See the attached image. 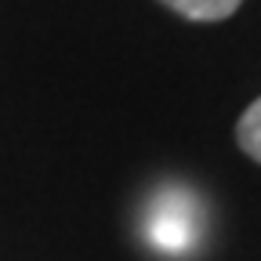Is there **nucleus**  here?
Returning <instances> with one entry per match:
<instances>
[{
  "label": "nucleus",
  "instance_id": "1",
  "mask_svg": "<svg viewBox=\"0 0 261 261\" xmlns=\"http://www.w3.org/2000/svg\"><path fill=\"white\" fill-rule=\"evenodd\" d=\"M200 236V203L189 189H160L145 211V240L160 254H185Z\"/></svg>",
  "mask_w": 261,
  "mask_h": 261
},
{
  "label": "nucleus",
  "instance_id": "2",
  "mask_svg": "<svg viewBox=\"0 0 261 261\" xmlns=\"http://www.w3.org/2000/svg\"><path fill=\"white\" fill-rule=\"evenodd\" d=\"M163 4L189 22H225L240 11L243 0H163Z\"/></svg>",
  "mask_w": 261,
  "mask_h": 261
},
{
  "label": "nucleus",
  "instance_id": "3",
  "mask_svg": "<svg viewBox=\"0 0 261 261\" xmlns=\"http://www.w3.org/2000/svg\"><path fill=\"white\" fill-rule=\"evenodd\" d=\"M236 142H240V149H243L254 163H261V98H257V102H250L247 113L240 116V123H236Z\"/></svg>",
  "mask_w": 261,
  "mask_h": 261
}]
</instances>
